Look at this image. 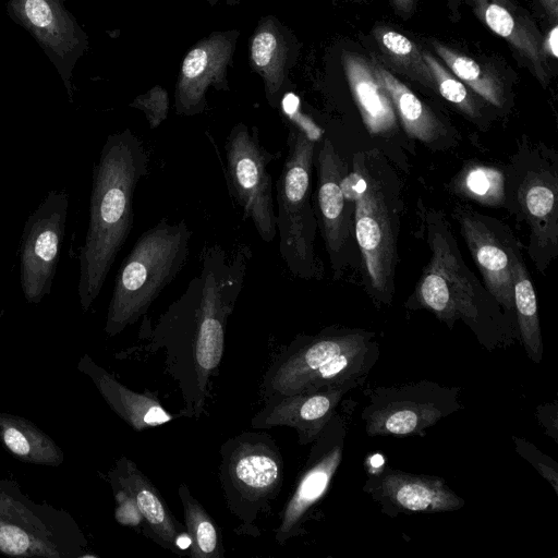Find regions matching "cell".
Segmentation results:
<instances>
[{
	"instance_id": "6da1fadb",
	"label": "cell",
	"mask_w": 558,
	"mask_h": 558,
	"mask_svg": "<svg viewBox=\"0 0 558 558\" xmlns=\"http://www.w3.org/2000/svg\"><path fill=\"white\" fill-rule=\"evenodd\" d=\"M251 258L246 244L231 254L218 243L205 245L199 271L181 296L154 324L148 318L142 322L140 343L131 350L163 352L165 372L182 397L181 416L198 420L206 410L225 352L227 324Z\"/></svg>"
},
{
	"instance_id": "7a4b0ae2",
	"label": "cell",
	"mask_w": 558,
	"mask_h": 558,
	"mask_svg": "<svg viewBox=\"0 0 558 558\" xmlns=\"http://www.w3.org/2000/svg\"><path fill=\"white\" fill-rule=\"evenodd\" d=\"M144 142L130 129L107 136L93 167L89 220L78 254L77 296L87 312L133 226V197L148 171Z\"/></svg>"
},
{
	"instance_id": "3957f363",
	"label": "cell",
	"mask_w": 558,
	"mask_h": 558,
	"mask_svg": "<svg viewBox=\"0 0 558 558\" xmlns=\"http://www.w3.org/2000/svg\"><path fill=\"white\" fill-rule=\"evenodd\" d=\"M375 333L339 326L298 335L274 359L260 384L263 400L365 381L378 359Z\"/></svg>"
},
{
	"instance_id": "277c9868",
	"label": "cell",
	"mask_w": 558,
	"mask_h": 558,
	"mask_svg": "<svg viewBox=\"0 0 558 558\" xmlns=\"http://www.w3.org/2000/svg\"><path fill=\"white\" fill-rule=\"evenodd\" d=\"M392 172L375 151L353 156L352 170L341 179L354 202V234L373 298L390 304L397 260L399 214Z\"/></svg>"
},
{
	"instance_id": "5b68a950",
	"label": "cell",
	"mask_w": 558,
	"mask_h": 558,
	"mask_svg": "<svg viewBox=\"0 0 558 558\" xmlns=\"http://www.w3.org/2000/svg\"><path fill=\"white\" fill-rule=\"evenodd\" d=\"M191 238L185 220L167 217L138 236L116 276L104 328L109 337L144 316L174 280L189 258Z\"/></svg>"
},
{
	"instance_id": "8992f818",
	"label": "cell",
	"mask_w": 558,
	"mask_h": 558,
	"mask_svg": "<svg viewBox=\"0 0 558 558\" xmlns=\"http://www.w3.org/2000/svg\"><path fill=\"white\" fill-rule=\"evenodd\" d=\"M432 257L414 293V308H426L452 329L462 319L480 341L492 350L505 318L499 304L464 264L449 227L441 221L428 226Z\"/></svg>"
},
{
	"instance_id": "52a82bcc",
	"label": "cell",
	"mask_w": 558,
	"mask_h": 558,
	"mask_svg": "<svg viewBox=\"0 0 558 558\" xmlns=\"http://www.w3.org/2000/svg\"><path fill=\"white\" fill-rule=\"evenodd\" d=\"M283 477V458L269 434L243 432L221 445L219 481L227 508L239 521L236 534L260 535L258 522L270 512Z\"/></svg>"
},
{
	"instance_id": "ba28073f",
	"label": "cell",
	"mask_w": 558,
	"mask_h": 558,
	"mask_svg": "<svg viewBox=\"0 0 558 558\" xmlns=\"http://www.w3.org/2000/svg\"><path fill=\"white\" fill-rule=\"evenodd\" d=\"M316 142L289 123L288 154L276 182L279 252L289 271L302 279L319 278L314 252L317 219L312 204V167Z\"/></svg>"
},
{
	"instance_id": "9c48e42d",
	"label": "cell",
	"mask_w": 558,
	"mask_h": 558,
	"mask_svg": "<svg viewBox=\"0 0 558 558\" xmlns=\"http://www.w3.org/2000/svg\"><path fill=\"white\" fill-rule=\"evenodd\" d=\"M88 545L73 517L37 504L11 478H0V554L15 557L81 558Z\"/></svg>"
},
{
	"instance_id": "30bf717a",
	"label": "cell",
	"mask_w": 558,
	"mask_h": 558,
	"mask_svg": "<svg viewBox=\"0 0 558 558\" xmlns=\"http://www.w3.org/2000/svg\"><path fill=\"white\" fill-rule=\"evenodd\" d=\"M460 388L420 380L364 390L361 418L368 436H422L440 420L461 410Z\"/></svg>"
},
{
	"instance_id": "8fae6325",
	"label": "cell",
	"mask_w": 558,
	"mask_h": 558,
	"mask_svg": "<svg viewBox=\"0 0 558 558\" xmlns=\"http://www.w3.org/2000/svg\"><path fill=\"white\" fill-rule=\"evenodd\" d=\"M225 175L230 196L244 219H250L260 239L270 243L277 235L272 178L268 165L281 151H268L260 143L258 129L243 122L230 131L226 145Z\"/></svg>"
},
{
	"instance_id": "7c38bea8",
	"label": "cell",
	"mask_w": 558,
	"mask_h": 558,
	"mask_svg": "<svg viewBox=\"0 0 558 558\" xmlns=\"http://www.w3.org/2000/svg\"><path fill=\"white\" fill-rule=\"evenodd\" d=\"M347 421L336 412L318 437L311 444L305 464L296 478L292 494L279 513L275 541L279 545L306 534V523L327 495L341 464Z\"/></svg>"
},
{
	"instance_id": "4fadbf2b",
	"label": "cell",
	"mask_w": 558,
	"mask_h": 558,
	"mask_svg": "<svg viewBox=\"0 0 558 558\" xmlns=\"http://www.w3.org/2000/svg\"><path fill=\"white\" fill-rule=\"evenodd\" d=\"M70 196L51 190L27 217L19 247L24 299L38 304L51 293L65 233Z\"/></svg>"
},
{
	"instance_id": "5bb4252c",
	"label": "cell",
	"mask_w": 558,
	"mask_h": 558,
	"mask_svg": "<svg viewBox=\"0 0 558 558\" xmlns=\"http://www.w3.org/2000/svg\"><path fill=\"white\" fill-rule=\"evenodd\" d=\"M66 0H8L9 17L25 29L57 70L73 101V73L89 47L87 33L64 5Z\"/></svg>"
},
{
	"instance_id": "9a60e30c",
	"label": "cell",
	"mask_w": 558,
	"mask_h": 558,
	"mask_svg": "<svg viewBox=\"0 0 558 558\" xmlns=\"http://www.w3.org/2000/svg\"><path fill=\"white\" fill-rule=\"evenodd\" d=\"M239 36L236 29L213 32L186 52L174 90L177 114L192 117L204 112L209 87L230 90L227 71Z\"/></svg>"
},
{
	"instance_id": "2e32d148",
	"label": "cell",
	"mask_w": 558,
	"mask_h": 558,
	"mask_svg": "<svg viewBox=\"0 0 558 558\" xmlns=\"http://www.w3.org/2000/svg\"><path fill=\"white\" fill-rule=\"evenodd\" d=\"M316 161L318 223L333 271L338 275L354 232V202L341 187L348 166L328 138L323 141Z\"/></svg>"
},
{
	"instance_id": "e0dca14e",
	"label": "cell",
	"mask_w": 558,
	"mask_h": 558,
	"mask_svg": "<svg viewBox=\"0 0 558 558\" xmlns=\"http://www.w3.org/2000/svg\"><path fill=\"white\" fill-rule=\"evenodd\" d=\"M363 490L389 517L456 511L464 506V500L442 478L390 468L369 476Z\"/></svg>"
},
{
	"instance_id": "ac0fdd59",
	"label": "cell",
	"mask_w": 558,
	"mask_h": 558,
	"mask_svg": "<svg viewBox=\"0 0 558 558\" xmlns=\"http://www.w3.org/2000/svg\"><path fill=\"white\" fill-rule=\"evenodd\" d=\"M461 233L480 269L486 290L506 312L514 314L512 265L520 254L513 240L497 230V222L459 208Z\"/></svg>"
},
{
	"instance_id": "d6986e66",
	"label": "cell",
	"mask_w": 558,
	"mask_h": 558,
	"mask_svg": "<svg viewBox=\"0 0 558 558\" xmlns=\"http://www.w3.org/2000/svg\"><path fill=\"white\" fill-rule=\"evenodd\" d=\"M112 490H119L131 501L144 534L158 545L175 554L187 555L190 538L168 508L158 489L135 462L122 456L108 472Z\"/></svg>"
},
{
	"instance_id": "ffe728a7",
	"label": "cell",
	"mask_w": 558,
	"mask_h": 558,
	"mask_svg": "<svg viewBox=\"0 0 558 558\" xmlns=\"http://www.w3.org/2000/svg\"><path fill=\"white\" fill-rule=\"evenodd\" d=\"M349 386L325 387L315 391L270 397L251 420V427L295 429L301 446L311 445L337 412Z\"/></svg>"
},
{
	"instance_id": "44dd1931",
	"label": "cell",
	"mask_w": 558,
	"mask_h": 558,
	"mask_svg": "<svg viewBox=\"0 0 558 558\" xmlns=\"http://www.w3.org/2000/svg\"><path fill=\"white\" fill-rule=\"evenodd\" d=\"M299 44L276 16L259 19L250 39L251 69L263 82L267 102L279 109V102L288 86V74L298 56Z\"/></svg>"
},
{
	"instance_id": "7402d4cb",
	"label": "cell",
	"mask_w": 558,
	"mask_h": 558,
	"mask_svg": "<svg viewBox=\"0 0 558 558\" xmlns=\"http://www.w3.org/2000/svg\"><path fill=\"white\" fill-rule=\"evenodd\" d=\"M80 372L88 376L98 392L130 427L136 432L154 428L174 420L161 404L156 392H137L118 381L110 373L85 353L77 363Z\"/></svg>"
},
{
	"instance_id": "603a6c76",
	"label": "cell",
	"mask_w": 558,
	"mask_h": 558,
	"mask_svg": "<svg viewBox=\"0 0 558 558\" xmlns=\"http://www.w3.org/2000/svg\"><path fill=\"white\" fill-rule=\"evenodd\" d=\"M475 14L496 35L505 38L525 61L534 76L550 80L542 36L534 24L509 0H471Z\"/></svg>"
},
{
	"instance_id": "cb8c5ba5",
	"label": "cell",
	"mask_w": 558,
	"mask_h": 558,
	"mask_svg": "<svg viewBox=\"0 0 558 558\" xmlns=\"http://www.w3.org/2000/svg\"><path fill=\"white\" fill-rule=\"evenodd\" d=\"M342 65L352 96L369 134L391 135L397 130V113L388 94L373 71L371 60L344 52Z\"/></svg>"
},
{
	"instance_id": "d4e9b609",
	"label": "cell",
	"mask_w": 558,
	"mask_h": 558,
	"mask_svg": "<svg viewBox=\"0 0 558 558\" xmlns=\"http://www.w3.org/2000/svg\"><path fill=\"white\" fill-rule=\"evenodd\" d=\"M371 63L407 134L426 144L438 141L445 129L434 112L377 58H372Z\"/></svg>"
},
{
	"instance_id": "484cf974",
	"label": "cell",
	"mask_w": 558,
	"mask_h": 558,
	"mask_svg": "<svg viewBox=\"0 0 558 558\" xmlns=\"http://www.w3.org/2000/svg\"><path fill=\"white\" fill-rule=\"evenodd\" d=\"M0 444L15 459L31 464L58 466L64 453L57 442L22 416L0 412Z\"/></svg>"
},
{
	"instance_id": "4316f807",
	"label": "cell",
	"mask_w": 558,
	"mask_h": 558,
	"mask_svg": "<svg viewBox=\"0 0 558 558\" xmlns=\"http://www.w3.org/2000/svg\"><path fill=\"white\" fill-rule=\"evenodd\" d=\"M512 275L514 316L521 340L530 360L538 364L543 357V342L536 295L520 254L512 265Z\"/></svg>"
},
{
	"instance_id": "83f0119b",
	"label": "cell",
	"mask_w": 558,
	"mask_h": 558,
	"mask_svg": "<svg viewBox=\"0 0 558 558\" xmlns=\"http://www.w3.org/2000/svg\"><path fill=\"white\" fill-rule=\"evenodd\" d=\"M178 495L183 509V524L190 538L187 555L192 558H222L223 541L214 519L185 483L179 485Z\"/></svg>"
},
{
	"instance_id": "f1b7e54d",
	"label": "cell",
	"mask_w": 558,
	"mask_h": 558,
	"mask_svg": "<svg viewBox=\"0 0 558 558\" xmlns=\"http://www.w3.org/2000/svg\"><path fill=\"white\" fill-rule=\"evenodd\" d=\"M384 63L409 78L435 90V84L423 57V49L402 33L388 26L374 29Z\"/></svg>"
},
{
	"instance_id": "f546056e",
	"label": "cell",
	"mask_w": 558,
	"mask_h": 558,
	"mask_svg": "<svg viewBox=\"0 0 558 558\" xmlns=\"http://www.w3.org/2000/svg\"><path fill=\"white\" fill-rule=\"evenodd\" d=\"M436 54L450 72L470 89L497 108H504L506 93L499 77L473 58L465 56L439 41H433Z\"/></svg>"
},
{
	"instance_id": "4dcf8cb0",
	"label": "cell",
	"mask_w": 558,
	"mask_h": 558,
	"mask_svg": "<svg viewBox=\"0 0 558 558\" xmlns=\"http://www.w3.org/2000/svg\"><path fill=\"white\" fill-rule=\"evenodd\" d=\"M520 202L535 230L547 228L550 219L556 220V183L541 174H532L520 189Z\"/></svg>"
},
{
	"instance_id": "1f68e13d",
	"label": "cell",
	"mask_w": 558,
	"mask_h": 558,
	"mask_svg": "<svg viewBox=\"0 0 558 558\" xmlns=\"http://www.w3.org/2000/svg\"><path fill=\"white\" fill-rule=\"evenodd\" d=\"M423 57L433 77L435 92L470 118H480L482 106L471 89L429 51L423 50Z\"/></svg>"
},
{
	"instance_id": "d6a6232c",
	"label": "cell",
	"mask_w": 558,
	"mask_h": 558,
	"mask_svg": "<svg viewBox=\"0 0 558 558\" xmlns=\"http://www.w3.org/2000/svg\"><path fill=\"white\" fill-rule=\"evenodd\" d=\"M463 195L485 205H497L505 197V177L501 171L485 166H473L457 181Z\"/></svg>"
},
{
	"instance_id": "836d02e7",
	"label": "cell",
	"mask_w": 558,
	"mask_h": 558,
	"mask_svg": "<svg viewBox=\"0 0 558 558\" xmlns=\"http://www.w3.org/2000/svg\"><path fill=\"white\" fill-rule=\"evenodd\" d=\"M129 106L143 111L149 128L154 130L167 119L170 100L168 92L156 85L147 93L138 95Z\"/></svg>"
},
{
	"instance_id": "e575fe53",
	"label": "cell",
	"mask_w": 558,
	"mask_h": 558,
	"mask_svg": "<svg viewBox=\"0 0 558 558\" xmlns=\"http://www.w3.org/2000/svg\"><path fill=\"white\" fill-rule=\"evenodd\" d=\"M514 449L522 458L529 461L536 471L548 481L555 493L558 494V464L550 457L541 452L527 440L513 436Z\"/></svg>"
},
{
	"instance_id": "d590c367",
	"label": "cell",
	"mask_w": 558,
	"mask_h": 558,
	"mask_svg": "<svg viewBox=\"0 0 558 558\" xmlns=\"http://www.w3.org/2000/svg\"><path fill=\"white\" fill-rule=\"evenodd\" d=\"M279 109L289 123L302 130L312 141H318L322 130L300 110V99L295 94L286 92L280 99Z\"/></svg>"
},
{
	"instance_id": "8d00e7d4",
	"label": "cell",
	"mask_w": 558,
	"mask_h": 558,
	"mask_svg": "<svg viewBox=\"0 0 558 558\" xmlns=\"http://www.w3.org/2000/svg\"><path fill=\"white\" fill-rule=\"evenodd\" d=\"M537 417L539 423L547 429V434L549 427H551L553 438L557 440V425L551 423L550 420L557 418V402L541 405L537 409Z\"/></svg>"
},
{
	"instance_id": "74e56055",
	"label": "cell",
	"mask_w": 558,
	"mask_h": 558,
	"mask_svg": "<svg viewBox=\"0 0 558 558\" xmlns=\"http://www.w3.org/2000/svg\"><path fill=\"white\" fill-rule=\"evenodd\" d=\"M558 27L555 25L547 37V48L554 58L558 56Z\"/></svg>"
},
{
	"instance_id": "f35d334b",
	"label": "cell",
	"mask_w": 558,
	"mask_h": 558,
	"mask_svg": "<svg viewBox=\"0 0 558 558\" xmlns=\"http://www.w3.org/2000/svg\"><path fill=\"white\" fill-rule=\"evenodd\" d=\"M547 13L554 21L558 17V0H538Z\"/></svg>"
},
{
	"instance_id": "ab89813d",
	"label": "cell",
	"mask_w": 558,
	"mask_h": 558,
	"mask_svg": "<svg viewBox=\"0 0 558 558\" xmlns=\"http://www.w3.org/2000/svg\"><path fill=\"white\" fill-rule=\"evenodd\" d=\"M395 7L404 13H410L414 5V0H392Z\"/></svg>"
},
{
	"instance_id": "60d3db41",
	"label": "cell",
	"mask_w": 558,
	"mask_h": 558,
	"mask_svg": "<svg viewBox=\"0 0 558 558\" xmlns=\"http://www.w3.org/2000/svg\"><path fill=\"white\" fill-rule=\"evenodd\" d=\"M206 1H207L211 7H214V5L217 3V1H218V0H206ZM238 2H239V0H227V3H228V4H230V5H231V4H235V3H238Z\"/></svg>"
}]
</instances>
